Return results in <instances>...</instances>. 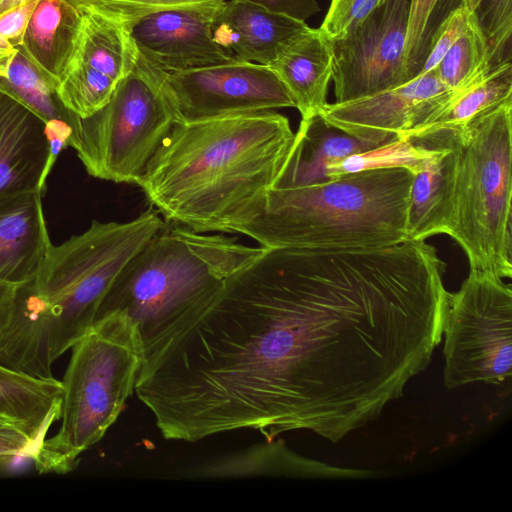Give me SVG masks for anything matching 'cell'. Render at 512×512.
<instances>
[{"instance_id": "9c48e42d", "label": "cell", "mask_w": 512, "mask_h": 512, "mask_svg": "<svg viewBox=\"0 0 512 512\" xmlns=\"http://www.w3.org/2000/svg\"><path fill=\"white\" fill-rule=\"evenodd\" d=\"M446 388L483 382L511 390L512 289L503 278L470 269L448 296L443 328Z\"/></svg>"}, {"instance_id": "e575fe53", "label": "cell", "mask_w": 512, "mask_h": 512, "mask_svg": "<svg viewBox=\"0 0 512 512\" xmlns=\"http://www.w3.org/2000/svg\"><path fill=\"white\" fill-rule=\"evenodd\" d=\"M269 11L306 21L320 10L317 0H246Z\"/></svg>"}, {"instance_id": "f546056e", "label": "cell", "mask_w": 512, "mask_h": 512, "mask_svg": "<svg viewBox=\"0 0 512 512\" xmlns=\"http://www.w3.org/2000/svg\"><path fill=\"white\" fill-rule=\"evenodd\" d=\"M473 13L488 43L492 66L510 60L504 56L512 33V0H481Z\"/></svg>"}, {"instance_id": "f35d334b", "label": "cell", "mask_w": 512, "mask_h": 512, "mask_svg": "<svg viewBox=\"0 0 512 512\" xmlns=\"http://www.w3.org/2000/svg\"><path fill=\"white\" fill-rule=\"evenodd\" d=\"M7 424H8V423H5V422H3V421H1V420H0V426H2V425H7ZM9 425H11V424H9Z\"/></svg>"}, {"instance_id": "44dd1931", "label": "cell", "mask_w": 512, "mask_h": 512, "mask_svg": "<svg viewBox=\"0 0 512 512\" xmlns=\"http://www.w3.org/2000/svg\"><path fill=\"white\" fill-rule=\"evenodd\" d=\"M82 13L69 0H39L27 21L22 46L59 80L76 48Z\"/></svg>"}, {"instance_id": "f1b7e54d", "label": "cell", "mask_w": 512, "mask_h": 512, "mask_svg": "<svg viewBox=\"0 0 512 512\" xmlns=\"http://www.w3.org/2000/svg\"><path fill=\"white\" fill-rule=\"evenodd\" d=\"M441 0H409L404 60L409 81L420 72L432 31V21Z\"/></svg>"}, {"instance_id": "7a4b0ae2", "label": "cell", "mask_w": 512, "mask_h": 512, "mask_svg": "<svg viewBox=\"0 0 512 512\" xmlns=\"http://www.w3.org/2000/svg\"><path fill=\"white\" fill-rule=\"evenodd\" d=\"M294 135L274 110L176 123L137 185L165 221L232 233L273 187Z\"/></svg>"}, {"instance_id": "6da1fadb", "label": "cell", "mask_w": 512, "mask_h": 512, "mask_svg": "<svg viewBox=\"0 0 512 512\" xmlns=\"http://www.w3.org/2000/svg\"><path fill=\"white\" fill-rule=\"evenodd\" d=\"M436 249L274 248L229 277L194 352L220 408L267 440L337 443L376 420L431 362L448 295Z\"/></svg>"}, {"instance_id": "2e32d148", "label": "cell", "mask_w": 512, "mask_h": 512, "mask_svg": "<svg viewBox=\"0 0 512 512\" xmlns=\"http://www.w3.org/2000/svg\"><path fill=\"white\" fill-rule=\"evenodd\" d=\"M409 139L432 149L413 174L407 215V239L425 241L450 229L454 133L435 131Z\"/></svg>"}, {"instance_id": "d4e9b609", "label": "cell", "mask_w": 512, "mask_h": 512, "mask_svg": "<svg viewBox=\"0 0 512 512\" xmlns=\"http://www.w3.org/2000/svg\"><path fill=\"white\" fill-rule=\"evenodd\" d=\"M57 88L58 79L42 69L22 45L0 74V90L33 111L45 124L63 121L72 127L76 115L62 104Z\"/></svg>"}, {"instance_id": "cb8c5ba5", "label": "cell", "mask_w": 512, "mask_h": 512, "mask_svg": "<svg viewBox=\"0 0 512 512\" xmlns=\"http://www.w3.org/2000/svg\"><path fill=\"white\" fill-rule=\"evenodd\" d=\"M511 97L512 64L506 60L469 85L452 90L444 105L405 138L435 131H460L477 116Z\"/></svg>"}, {"instance_id": "4dcf8cb0", "label": "cell", "mask_w": 512, "mask_h": 512, "mask_svg": "<svg viewBox=\"0 0 512 512\" xmlns=\"http://www.w3.org/2000/svg\"><path fill=\"white\" fill-rule=\"evenodd\" d=\"M385 0H331L319 27L330 40L347 35Z\"/></svg>"}, {"instance_id": "1f68e13d", "label": "cell", "mask_w": 512, "mask_h": 512, "mask_svg": "<svg viewBox=\"0 0 512 512\" xmlns=\"http://www.w3.org/2000/svg\"><path fill=\"white\" fill-rule=\"evenodd\" d=\"M472 13L459 5L450 11L433 30L426 57L418 75L428 73L437 67L447 51L464 32Z\"/></svg>"}, {"instance_id": "603a6c76", "label": "cell", "mask_w": 512, "mask_h": 512, "mask_svg": "<svg viewBox=\"0 0 512 512\" xmlns=\"http://www.w3.org/2000/svg\"><path fill=\"white\" fill-rule=\"evenodd\" d=\"M81 13L76 48L68 64L87 67L119 82L130 73L139 55L130 29L90 11Z\"/></svg>"}, {"instance_id": "8fae6325", "label": "cell", "mask_w": 512, "mask_h": 512, "mask_svg": "<svg viewBox=\"0 0 512 512\" xmlns=\"http://www.w3.org/2000/svg\"><path fill=\"white\" fill-rule=\"evenodd\" d=\"M408 10L409 0H385L347 35L331 40L336 102L409 81L404 60Z\"/></svg>"}, {"instance_id": "9a60e30c", "label": "cell", "mask_w": 512, "mask_h": 512, "mask_svg": "<svg viewBox=\"0 0 512 512\" xmlns=\"http://www.w3.org/2000/svg\"><path fill=\"white\" fill-rule=\"evenodd\" d=\"M309 26L246 0L225 1L214 18V41L234 58L270 65Z\"/></svg>"}, {"instance_id": "7c38bea8", "label": "cell", "mask_w": 512, "mask_h": 512, "mask_svg": "<svg viewBox=\"0 0 512 512\" xmlns=\"http://www.w3.org/2000/svg\"><path fill=\"white\" fill-rule=\"evenodd\" d=\"M451 92L432 70L371 95L327 103L320 114L329 125L348 135L385 144L423 125Z\"/></svg>"}, {"instance_id": "4fadbf2b", "label": "cell", "mask_w": 512, "mask_h": 512, "mask_svg": "<svg viewBox=\"0 0 512 512\" xmlns=\"http://www.w3.org/2000/svg\"><path fill=\"white\" fill-rule=\"evenodd\" d=\"M222 5L155 12L138 20L130 34L139 54L166 73L227 63L236 58L212 36L213 21Z\"/></svg>"}, {"instance_id": "e0dca14e", "label": "cell", "mask_w": 512, "mask_h": 512, "mask_svg": "<svg viewBox=\"0 0 512 512\" xmlns=\"http://www.w3.org/2000/svg\"><path fill=\"white\" fill-rule=\"evenodd\" d=\"M42 196L33 191L0 203V280L23 284L42 264L52 244Z\"/></svg>"}, {"instance_id": "ac0fdd59", "label": "cell", "mask_w": 512, "mask_h": 512, "mask_svg": "<svg viewBox=\"0 0 512 512\" xmlns=\"http://www.w3.org/2000/svg\"><path fill=\"white\" fill-rule=\"evenodd\" d=\"M382 145L357 139L332 127L320 113L301 118L272 188H296L324 182L328 180L326 169L329 165Z\"/></svg>"}, {"instance_id": "8992f818", "label": "cell", "mask_w": 512, "mask_h": 512, "mask_svg": "<svg viewBox=\"0 0 512 512\" xmlns=\"http://www.w3.org/2000/svg\"><path fill=\"white\" fill-rule=\"evenodd\" d=\"M62 383L61 425L33 452L39 473L74 470L99 442L135 391L144 353L134 324L122 314L95 321L72 347Z\"/></svg>"}, {"instance_id": "277c9868", "label": "cell", "mask_w": 512, "mask_h": 512, "mask_svg": "<svg viewBox=\"0 0 512 512\" xmlns=\"http://www.w3.org/2000/svg\"><path fill=\"white\" fill-rule=\"evenodd\" d=\"M413 173L403 167L343 174L266 193L253 215L234 227L262 247L379 248L407 239Z\"/></svg>"}, {"instance_id": "30bf717a", "label": "cell", "mask_w": 512, "mask_h": 512, "mask_svg": "<svg viewBox=\"0 0 512 512\" xmlns=\"http://www.w3.org/2000/svg\"><path fill=\"white\" fill-rule=\"evenodd\" d=\"M164 82L180 122L295 108L288 90L270 66L238 59L165 72Z\"/></svg>"}, {"instance_id": "836d02e7", "label": "cell", "mask_w": 512, "mask_h": 512, "mask_svg": "<svg viewBox=\"0 0 512 512\" xmlns=\"http://www.w3.org/2000/svg\"><path fill=\"white\" fill-rule=\"evenodd\" d=\"M35 449L33 440L18 427L9 424L0 426V464L20 455L30 457Z\"/></svg>"}, {"instance_id": "5b68a950", "label": "cell", "mask_w": 512, "mask_h": 512, "mask_svg": "<svg viewBox=\"0 0 512 512\" xmlns=\"http://www.w3.org/2000/svg\"><path fill=\"white\" fill-rule=\"evenodd\" d=\"M164 223L150 207L124 223L93 220L83 233L49 246L17 293L37 312L52 363L91 330L118 274Z\"/></svg>"}, {"instance_id": "4316f807", "label": "cell", "mask_w": 512, "mask_h": 512, "mask_svg": "<svg viewBox=\"0 0 512 512\" xmlns=\"http://www.w3.org/2000/svg\"><path fill=\"white\" fill-rule=\"evenodd\" d=\"M432 149L415 143L409 138L400 137L375 149L350 155L341 161L329 165L327 178L368 169L403 167L413 174L420 168L422 160Z\"/></svg>"}, {"instance_id": "d6a6232c", "label": "cell", "mask_w": 512, "mask_h": 512, "mask_svg": "<svg viewBox=\"0 0 512 512\" xmlns=\"http://www.w3.org/2000/svg\"><path fill=\"white\" fill-rule=\"evenodd\" d=\"M37 2L29 3L0 16V74L6 69L17 48L22 45L27 21Z\"/></svg>"}, {"instance_id": "74e56055", "label": "cell", "mask_w": 512, "mask_h": 512, "mask_svg": "<svg viewBox=\"0 0 512 512\" xmlns=\"http://www.w3.org/2000/svg\"><path fill=\"white\" fill-rule=\"evenodd\" d=\"M480 2H481V0H460L459 5L463 6L470 12H474Z\"/></svg>"}, {"instance_id": "d6986e66", "label": "cell", "mask_w": 512, "mask_h": 512, "mask_svg": "<svg viewBox=\"0 0 512 512\" xmlns=\"http://www.w3.org/2000/svg\"><path fill=\"white\" fill-rule=\"evenodd\" d=\"M305 118L321 112L333 75L331 40L320 28H308L295 37L269 65Z\"/></svg>"}, {"instance_id": "484cf974", "label": "cell", "mask_w": 512, "mask_h": 512, "mask_svg": "<svg viewBox=\"0 0 512 512\" xmlns=\"http://www.w3.org/2000/svg\"><path fill=\"white\" fill-rule=\"evenodd\" d=\"M493 67L488 43L472 13L464 32L434 71L448 89L455 90L482 77Z\"/></svg>"}, {"instance_id": "3957f363", "label": "cell", "mask_w": 512, "mask_h": 512, "mask_svg": "<svg viewBox=\"0 0 512 512\" xmlns=\"http://www.w3.org/2000/svg\"><path fill=\"white\" fill-rule=\"evenodd\" d=\"M264 250L235 237L206 235L165 221L118 274L94 322L116 313L129 318L145 362L196 320L226 280Z\"/></svg>"}, {"instance_id": "ffe728a7", "label": "cell", "mask_w": 512, "mask_h": 512, "mask_svg": "<svg viewBox=\"0 0 512 512\" xmlns=\"http://www.w3.org/2000/svg\"><path fill=\"white\" fill-rule=\"evenodd\" d=\"M62 391L55 378L36 379L0 365V420L24 431L37 449L60 419Z\"/></svg>"}, {"instance_id": "83f0119b", "label": "cell", "mask_w": 512, "mask_h": 512, "mask_svg": "<svg viewBox=\"0 0 512 512\" xmlns=\"http://www.w3.org/2000/svg\"><path fill=\"white\" fill-rule=\"evenodd\" d=\"M80 11L99 14L130 29L138 20L162 10L218 5L226 0H69Z\"/></svg>"}, {"instance_id": "ba28073f", "label": "cell", "mask_w": 512, "mask_h": 512, "mask_svg": "<svg viewBox=\"0 0 512 512\" xmlns=\"http://www.w3.org/2000/svg\"><path fill=\"white\" fill-rule=\"evenodd\" d=\"M164 79L165 72L139 54L103 108L87 118L76 115L69 146L89 175L138 184L164 138L180 122Z\"/></svg>"}, {"instance_id": "7402d4cb", "label": "cell", "mask_w": 512, "mask_h": 512, "mask_svg": "<svg viewBox=\"0 0 512 512\" xmlns=\"http://www.w3.org/2000/svg\"><path fill=\"white\" fill-rule=\"evenodd\" d=\"M249 475H287L304 477H371L370 471L328 466L296 455L283 443L265 444L222 458L191 471L193 477H231Z\"/></svg>"}, {"instance_id": "52a82bcc", "label": "cell", "mask_w": 512, "mask_h": 512, "mask_svg": "<svg viewBox=\"0 0 512 512\" xmlns=\"http://www.w3.org/2000/svg\"><path fill=\"white\" fill-rule=\"evenodd\" d=\"M454 133L452 215L448 235L470 269L512 275V97Z\"/></svg>"}, {"instance_id": "5bb4252c", "label": "cell", "mask_w": 512, "mask_h": 512, "mask_svg": "<svg viewBox=\"0 0 512 512\" xmlns=\"http://www.w3.org/2000/svg\"><path fill=\"white\" fill-rule=\"evenodd\" d=\"M49 153L43 120L0 90V203L28 192L44 193Z\"/></svg>"}, {"instance_id": "d590c367", "label": "cell", "mask_w": 512, "mask_h": 512, "mask_svg": "<svg viewBox=\"0 0 512 512\" xmlns=\"http://www.w3.org/2000/svg\"><path fill=\"white\" fill-rule=\"evenodd\" d=\"M18 286L0 280V342L13 315Z\"/></svg>"}, {"instance_id": "8d00e7d4", "label": "cell", "mask_w": 512, "mask_h": 512, "mask_svg": "<svg viewBox=\"0 0 512 512\" xmlns=\"http://www.w3.org/2000/svg\"><path fill=\"white\" fill-rule=\"evenodd\" d=\"M37 1L39 0H0V16L6 12Z\"/></svg>"}]
</instances>
